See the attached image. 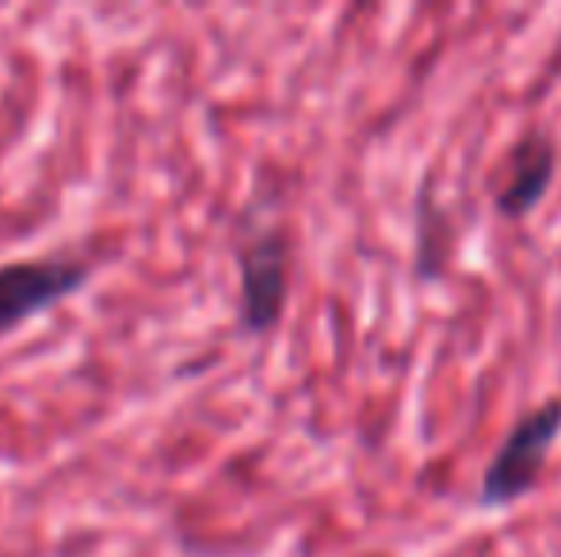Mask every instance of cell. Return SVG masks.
<instances>
[{
  "instance_id": "cell-1",
  "label": "cell",
  "mask_w": 561,
  "mask_h": 557,
  "mask_svg": "<svg viewBox=\"0 0 561 557\" xmlns=\"http://www.w3.org/2000/svg\"><path fill=\"white\" fill-rule=\"evenodd\" d=\"M558 436H561V397L539 405V409H531L527 417L512 423V431L504 436V443L496 446L485 474H481V489H478L481 508H508L516 500H524L527 492H535L542 466H547V454L558 443Z\"/></svg>"
},
{
  "instance_id": "cell-2",
  "label": "cell",
  "mask_w": 561,
  "mask_h": 557,
  "mask_svg": "<svg viewBox=\"0 0 561 557\" xmlns=\"http://www.w3.org/2000/svg\"><path fill=\"white\" fill-rule=\"evenodd\" d=\"M92 268L73 256L50 260H20L0 268V333L23 325L35 313H46L61 298L77 294L89 282Z\"/></svg>"
},
{
  "instance_id": "cell-3",
  "label": "cell",
  "mask_w": 561,
  "mask_h": 557,
  "mask_svg": "<svg viewBox=\"0 0 561 557\" xmlns=\"http://www.w3.org/2000/svg\"><path fill=\"white\" fill-rule=\"evenodd\" d=\"M237 264H241V325L249 333H272L283 317L290 287L287 241L283 233H256L241 245Z\"/></svg>"
},
{
  "instance_id": "cell-4",
  "label": "cell",
  "mask_w": 561,
  "mask_h": 557,
  "mask_svg": "<svg viewBox=\"0 0 561 557\" xmlns=\"http://www.w3.org/2000/svg\"><path fill=\"white\" fill-rule=\"evenodd\" d=\"M558 172V146L547 130H527L516 146L504 156V176L493 192V207L501 218L519 222L527 218L542 199H547L550 184H554Z\"/></svg>"
}]
</instances>
